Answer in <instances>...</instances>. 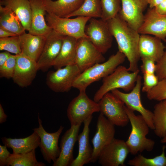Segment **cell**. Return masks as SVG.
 <instances>
[{"label":"cell","instance_id":"obj_42","mask_svg":"<svg viewBox=\"0 0 166 166\" xmlns=\"http://www.w3.org/2000/svg\"><path fill=\"white\" fill-rule=\"evenodd\" d=\"M11 55L7 51L0 53V68L2 66Z\"/></svg>","mask_w":166,"mask_h":166},{"label":"cell","instance_id":"obj_3","mask_svg":"<svg viewBox=\"0 0 166 166\" xmlns=\"http://www.w3.org/2000/svg\"><path fill=\"white\" fill-rule=\"evenodd\" d=\"M126 58L123 53L118 51L106 61L95 64L80 73L75 80L73 87L79 91L86 90L92 83L112 73L124 62Z\"/></svg>","mask_w":166,"mask_h":166},{"label":"cell","instance_id":"obj_12","mask_svg":"<svg viewBox=\"0 0 166 166\" xmlns=\"http://www.w3.org/2000/svg\"><path fill=\"white\" fill-rule=\"evenodd\" d=\"M96 130L91 140L93 145V153L90 163L98 160L102 150L114 138L115 126L107 118L101 113L97 121Z\"/></svg>","mask_w":166,"mask_h":166},{"label":"cell","instance_id":"obj_15","mask_svg":"<svg viewBox=\"0 0 166 166\" xmlns=\"http://www.w3.org/2000/svg\"><path fill=\"white\" fill-rule=\"evenodd\" d=\"M65 36L53 30L47 35L43 49L37 61L38 70L46 72L53 66L61 49Z\"/></svg>","mask_w":166,"mask_h":166},{"label":"cell","instance_id":"obj_25","mask_svg":"<svg viewBox=\"0 0 166 166\" xmlns=\"http://www.w3.org/2000/svg\"><path fill=\"white\" fill-rule=\"evenodd\" d=\"M4 145L11 148L13 153L24 154L35 149L39 146L40 138L35 132L29 136L24 138H11L3 137L1 138Z\"/></svg>","mask_w":166,"mask_h":166},{"label":"cell","instance_id":"obj_27","mask_svg":"<svg viewBox=\"0 0 166 166\" xmlns=\"http://www.w3.org/2000/svg\"><path fill=\"white\" fill-rule=\"evenodd\" d=\"M77 40L73 37L64 36L60 53L53 63L55 69L75 64Z\"/></svg>","mask_w":166,"mask_h":166},{"label":"cell","instance_id":"obj_24","mask_svg":"<svg viewBox=\"0 0 166 166\" xmlns=\"http://www.w3.org/2000/svg\"><path fill=\"white\" fill-rule=\"evenodd\" d=\"M84 0H43L47 13L61 18H67L81 5Z\"/></svg>","mask_w":166,"mask_h":166},{"label":"cell","instance_id":"obj_22","mask_svg":"<svg viewBox=\"0 0 166 166\" xmlns=\"http://www.w3.org/2000/svg\"><path fill=\"white\" fill-rule=\"evenodd\" d=\"M90 115L83 121L84 127L82 132L78 135V153L70 166H83L90 163L93 153V148L89 142V126L93 118Z\"/></svg>","mask_w":166,"mask_h":166},{"label":"cell","instance_id":"obj_41","mask_svg":"<svg viewBox=\"0 0 166 166\" xmlns=\"http://www.w3.org/2000/svg\"><path fill=\"white\" fill-rule=\"evenodd\" d=\"M154 8L155 11L159 14L166 15V0H164Z\"/></svg>","mask_w":166,"mask_h":166},{"label":"cell","instance_id":"obj_14","mask_svg":"<svg viewBox=\"0 0 166 166\" xmlns=\"http://www.w3.org/2000/svg\"><path fill=\"white\" fill-rule=\"evenodd\" d=\"M129 153L126 142L114 138L101 151L98 162L102 166H124V162Z\"/></svg>","mask_w":166,"mask_h":166},{"label":"cell","instance_id":"obj_1","mask_svg":"<svg viewBox=\"0 0 166 166\" xmlns=\"http://www.w3.org/2000/svg\"><path fill=\"white\" fill-rule=\"evenodd\" d=\"M107 22L111 33L117 43L118 51L125 55L129 61L128 70L132 72L137 70L140 58L138 51L140 34L118 14Z\"/></svg>","mask_w":166,"mask_h":166},{"label":"cell","instance_id":"obj_33","mask_svg":"<svg viewBox=\"0 0 166 166\" xmlns=\"http://www.w3.org/2000/svg\"><path fill=\"white\" fill-rule=\"evenodd\" d=\"M102 10L100 18L105 21L115 17L119 13L121 6V0H100Z\"/></svg>","mask_w":166,"mask_h":166},{"label":"cell","instance_id":"obj_7","mask_svg":"<svg viewBox=\"0 0 166 166\" xmlns=\"http://www.w3.org/2000/svg\"><path fill=\"white\" fill-rule=\"evenodd\" d=\"M100 113L115 126H126L129 121L124 103L112 93L105 94L98 102Z\"/></svg>","mask_w":166,"mask_h":166},{"label":"cell","instance_id":"obj_28","mask_svg":"<svg viewBox=\"0 0 166 166\" xmlns=\"http://www.w3.org/2000/svg\"><path fill=\"white\" fill-rule=\"evenodd\" d=\"M0 27L20 35L26 30L19 20L10 9L0 5Z\"/></svg>","mask_w":166,"mask_h":166},{"label":"cell","instance_id":"obj_5","mask_svg":"<svg viewBox=\"0 0 166 166\" xmlns=\"http://www.w3.org/2000/svg\"><path fill=\"white\" fill-rule=\"evenodd\" d=\"M91 18L77 16L74 18H61L47 13L45 18L47 25L53 30L64 36L77 39L89 38L85 33V28Z\"/></svg>","mask_w":166,"mask_h":166},{"label":"cell","instance_id":"obj_40","mask_svg":"<svg viewBox=\"0 0 166 166\" xmlns=\"http://www.w3.org/2000/svg\"><path fill=\"white\" fill-rule=\"evenodd\" d=\"M5 145H0V166H6L7 160L11 153L8 150Z\"/></svg>","mask_w":166,"mask_h":166},{"label":"cell","instance_id":"obj_45","mask_svg":"<svg viewBox=\"0 0 166 166\" xmlns=\"http://www.w3.org/2000/svg\"><path fill=\"white\" fill-rule=\"evenodd\" d=\"M7 115L5 114L1 104H0V123H4L6 121Z\"/></svg>","mask_w":166,"mask_h":166},{"label":"cell","instance_id":"obj_32","mask_svg":"<svg viewBox=\"0 0 166 166\" xmlns=\"http://www.w3.org/2000/svg\"><path fill=\"white\" fill-rule=\"evenodd\" d=\"M166 146L164 145L161 154L153 158H148L141 155H138L129 160L127 164L132 166H166Z\"/></svg>","mask_w":166,"mask_h":166},{"label":"cell","instance_id":"obj_10","mask_svg":"<svg viewBox=\"0 0 166 166\" xmlns=\"http://www.w3.org/2000/svg\"><path fill=\"white\" fill-rule=\"evenodd\" d=\"M141 81L142 77L139 75L135 86L129 93H124L118 89L112 90L111 92L121 100L129 109L139 112L144 117L150 128L154 130L153 113L145 109L141 102Z\"/></svg>","mask_w":166,"mask_h":166},{"label":"cell","instance_id":"obj_4","mask_svg":"<svg viewBox=\"0 0 166 166\" xmlns=\"http://www.w3.org/2000/svg\"><path fill=\"white\" fill-rule=\"evenodd\" d=\"M128 68L120 65L111 74L103 78V83L95 93L93 100L98 102L106 93L118 89L126 92L131 91L135 85L139 69L130 73Z\"/></svg>","mask_w":166,"mask_h":166},{"label":"cell","instance_id":"obj_2","mask_svg":"<svg viewBox=\"0 0 166 166\" xmlns=\"http://www.w3.org/2000/svg\"><path fill=\"white\" fill-rule=\"evenodd\" d=\"M125 108L132 127L131 133L125 141L130 153L134 155L144 150L152 151L155 142L146 137L150 128L144 117L141 114L136 115L133 111L126 106Z\"/></svg>","mask_w":166,"mask_h":166},{"label":"cell","instance_id":"obj_20","mask_svg":"<svg viewBox=\"0 0 166 166\" xmlns=\"http://www.w3.org/2000/svg\"><path fill=\"white\" fill-rule=\"evenodd\" d=\"M162 40L148 34H140L138 51L140 58H147L157 62L162 56L166 46Z\"/></svg>","mask_w":166,"mask_h":166},{"label":"cell","instance_id":"obj_6","mask_svg":"<svg viewBox=\"0 0 166 166\" xmlns=\"http://www.w3.org/2000/svg\"><path fill=\"white\" fill-rule=\"evenodd\" d=\"M99 111L98 103L89 97L86 90H81L69 104L67 116L71 125H77L81 124L89 116Z\"/></svg>","mask_w":166,"mask_h":166},{"label":"cell","instance_id":"obj_35","mask_svg":"<svg viewBox=\"0 0 166 166\" xmlns=\"http://www.w3.org/2000/svg\"><path fill=\"white\" fill-rule=\"evenodd\" d=\"M146 93L150 100L160 101L166 100V78L159 80L157 85Z\"/></svg>","mask_w":166,"mask_h":166},{"label":"cell","instance_id":"obj_18","mask_svg":"<svg viewBox=\"0 0 166 166\" xmlns=\"http://www.w3.org/2000/svg\"><path fill=\"white\" fill-rule=\"evenodd\" d=\"M81 124L71 125L61 137L60 144L61 152L58 157L53 162V166H70L74 160L73 151L77 140Z\"/></svg>","mask_w":166,"mask_h":166},{"label":"cell","instance_id":"obj_36","mask_svg":"<svg viewBox=\"0 0 166 166\" xmlns=\"http://www.w3.org/2000/svg\"><path fill=\"white\" fill-rule=\"evenodd\" d=\"M16 55H11L2 66L0 68V77L7 79L12 78L15 69Z\"/></svg>","mask_w":166,"mask_h":166},{"label":"cell","instance_id":"obj_43","mask_svg":"<svg viewBox=\"0 0 166 166\" xmlns=\"http://www.w3.org/2000/svg\"><path fill=\"white\" fill-rule=\"evenodd\" d=\"M18 36L7 30L0 27V38H4Z\"/></svg>","mask_w":166,"mask_h":166},{"label":"cell","instance_id":"obj_44","mask_svg":"<svg viewBox=\"0 0 166 166\" xmlns=\"http://www.w3.org/2000/svg\"><path fill=\"white\" fill-rule=\"evenodd\" d=\"M164 0H147L149 8H154L159 5Z\"/></svg>","mask_w":166,"mask_h":166},{"label":"cell","instance_id":"obj_29","mask_svg":"<svg viewBox=\"0 0 166 166\" xmlns=\"http://www.w3.org/2000/svg\"><path fill=\"white\" fill-rule=\"evenodd\" d=\"M153 113L154 133L162 138L166 135V99L159 101L155 105Z\"/></svg>","mask_w":166,"mask_h":166},{"label":"cell","instance_id":"obj_26","mask_svg":"<svg viewBox=\"0 0 166 166\" xmlns=\"http://www.w3.org/2000/svg\"><path fill=\"white\" fill-rule=\"evenodd\" d=\"M0 5L11 10L18 17L26 30H29L32 11L29 0H0Z\"/></svg>","mask_w":166,"mask_h":166},{"label":"cell","instance_id":"obj_16","mask_svg":"<svg viewBox=\"0 0 166 166\" xmlns=\"http://www.w3.org/2000/svg\"><path fill=\"white\" fill-rule=\"evenodd\" d=\"M17 55L15 69L12 79L22 88L31 85L38 70L37 62L21 53Z\"/></svg>","mask_w":166,"mask_h":166},{"label":"cell","instance_id":"obj_23","mask_svg":"<svg viewBox=\"0 0 166 166\" xmlns=\"http://www.w3.org/2000/svg\"><path fill=\"white\" fill-rule=\"evenodd\" d=\"M19 36L22 53L37 62L43 49L46 37L25 32Z\"/></svg>","mask_w":166,"mask_h":166},{"label":"cell","instance_id":"obj_9","mask_svg":"<svg viewBox=\"0 0 166 166\" xmlns=\"http://www.w3.org/2000/svg\"><path fill=\"white\" fill-rule=\"evenodd\" d=\"M85 33L94 46L102 53L111 47L113 36L107 22L100 18H91L85 28Z\"/></svg>","mask_w":166,"mask_h":166},{"label":"cell","instance_id":"obj_47","mask_svg":"<svg viewBox=\"0 0 166 166\" xmlns=\"http://www.w3.org/2000/svg\"><path fill=\"white\" fill-rule=\"evenodd\" d=\"M164 41L166 43V38L164 40Z\"/></svg>","mask_w":166,"mask_h":166},{"label":"cell","instance_id":"obj_46","mask_svg":"<svg viewBox=\"0 0 166 166\" xmlns=\"http://www.w3.org/2000/svg\"><path fill=\"white\" fill-rule=\"evenodd\" d=\"M160 142L162 143H166V135L164 137L162 138Z\"/></svg>","mask_w":166,"mask_h":166},{"label":"cell","instance_id":"obj_17","mask_svg":"<svg viewBox=\"0 0 166 166\" xmlns=\"http://www.w3.org/2000/svg\"><path fill=\"white\" fill-rule=\"evenodd\" d=\"M121 0V8L118 14L131 27L138 31L144 21V12L148 5L147 0Z\"/></svg>","mask_w":166,"mask_h":166},{"label":"cell","instance_id":"obj_37","mask_svg":"<svg viewBox=\"0 0 166 166\" xmlns=\"http://www.w3.org/2000/svg\"><path fill=\"white\" fill-rule=\"evenodd\" d=\"M143 74L144 82L142 91L147 93L155 86L159 80L155 73H145Z\"/></svg>","mask_w":166,"mask_h":166},{"label":"cell","instance_id":"obj_8","mask_svg":"<svg viewBox=\"0 0 166 166\" xmlns=\"http://www.w3.org/2000/svg\"><path fill=\"white\" fill-rule=\"evenodd\" d=\"M80 73L76 64L68 65L55 71H49L46 75V84L55 92H67L73 87L75 80Z\"/></svg>","mask_w":166,"mask_h":166},{"label":"cell","instance_id":"obj_13","mask_svg":"<svg viewBox=\"0 0 166 166\" xmlns=\"http://www.w3.org/2000/svg\"><path fill=\"white\" fill-rule=\"evenodd\" d=\"M103 54L89 38H81L77 40L75 64L81 73L95 64L105 61Z\"/></svg>","mask_w":166,"mask_h":166},{"label":"cell","instance_id":"obj_11","mask_svg":"<svg viewBox=\"0 0 166 166\" xmlns=\"http://www.w3.org/2000/svg\"><path fill=\"white\" fill-rule=\"evenodd\" d=\"M39 127L33 129L39 135L40 138L39 147L43 158L48 163L52 161L54 162L59 156L61 150L58 146V141L60 134L64 127L60 126L56 132L49 133L47 132L42 124V121L38 116Z\"/></svg>","mask_w":166,"mask_h":166},{"label":"cell","instance_id":"obj_38","mask_svg":"<svg viewBox=\"0 0 166 166\" xmlns=\"http://www.w3.org/2000/svg\"><path fill=\"white\" fill-rule=\"evenodd\" d=\"M155 73L159 80L166 78V46L162 56L156 64Z\"/></svg>","mask_w":166,"mask_h":166},{"label":"cell","instance_id":"obj_30","mask_svg":"<svg viewBox=\"0 0 166 166\" xmlns=\"http://www.w3.org/2000/svg\"><path fill=\"white\" fill-rule=\"evenodd\" d=\"M46 164L37 161L35 149L24 154L13 153L7 160L6 166H45Z\"/></svg>","mask_w":166,"mask_h":166},{"label":"cell","instance_id":"obj_39","mask_svg":"<svg viewBox=\"0 0 166 166\" xmlns=\"http://www.w3.org/2000/svg\"><path fill=\"white\" fill-rule=\"evenodd\" d=\"M141 59L142 64L140 66V69L143 73H155L156 70L155 62L147 58H143Z\"/></svg>","mask_w":166,"mask_h":166},{"label":"cell","instance_id":"obj_19","mask_svg":"<svg viewBox=\"0 0 166 166\" xmlns=\"http://www.w3.org/2000/svg\"><path fill=\"white\" fill-rule=\"evenodd\" d=\"M138 31L140 34L152 35L164 41L166 38V15L159 14L154 8H149Z\"/></svg>","mask_w":166,"mask_h":166},{"label":"cell","instance_id":"obj_21","mask_svg":"<svg viewBox=\"0 0 166 166\" xmlns=\"http://www.w3.org/2000/svg\"><path fill=\"white\" fill-rule=\"evenodd\" d=\"M30 3L32 17L29 33L46 37L53 29L46 22L45 15L46 10L43 0H29Z\"/></svg>","mask_w":166,"mask_h":166},{"label":"cell","instance_id":"obj_34","mask_svg":"<svg viewBox=\"0 0 166 166\" xmlns=\"http://www.w3.org/2000/svg\"><path fill=\"white\" fill-rule=\"evenodd\" d=\"M0 50H5L15 55L21 53L19 36L0 38Z\"/></svg>","mask_w":166,"mask_h":166},{"label":"cell","instance_id":"obj_31","mask_svg":"<svg viewBox=\"0 0 166 166\" xmlns=\"http://www.w3.org/2000/svg\"><path fill=\"white\" fill-rule=\"evenodd\" d=\"M101 15L100 0H84L79 8L67 18L77 16L101 18Z\"/></svg>","mask_w":166,"mask_h":166}]
</instances>
